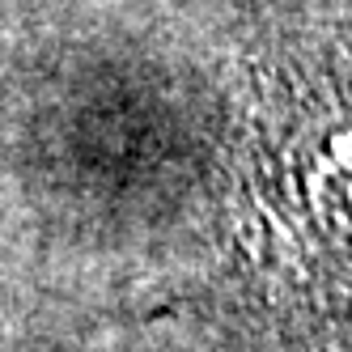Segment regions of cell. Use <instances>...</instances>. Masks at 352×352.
<instances>
[{"mask_svg": "<svg viewBox=\"0 0 352 352\" xmlns=\"http://www.w3.org/2000/svg\"><path fill=\"white\" fill-rule=\"evenodd\" d=\"M230 238L242 289L289 336H352V56L314 52L259 85Z\"/></svg>", "mask_w": 352, "mask_h": 352, "instance_id": "6da1fadb", "label": "cell"}]
</instances>
